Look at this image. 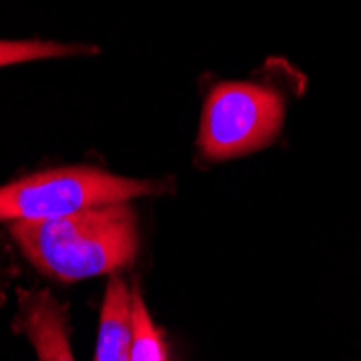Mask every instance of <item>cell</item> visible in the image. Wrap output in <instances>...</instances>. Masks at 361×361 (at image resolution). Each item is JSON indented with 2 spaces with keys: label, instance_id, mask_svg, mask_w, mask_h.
Here are the masks:
<instances>
[{
  "label": "cell",
  "instance_id": "7",
  "mask_svg": "<svg viewBox=\"0 0 361 361\" xmlns=\"http://www.w3.org/2000/svg\"><path fill=\"white\" fill-rule=\"evenodd\" d=\"M130 361H169L167 342L154 324L139 290H133V353Z\"/></svg>",
  "mask_w": 361,
  "mask_h": 361
},
{
  "label": "cell",
  "instance_id": "2",
  "mask_svg": "<svg viewBox=\"0 0 361 361\" xmlns=\"http://www.w3.org/2000/svg\"><path fill=\"white\" fill-rule=\"evenodd\" d=\"M158 190L149 180L121 178L97 167H61L0 186V221H48L87 208L128 204Z\"/></svg>",
  "mask_w": 361,
  "mask_h": 361
},
{
  "label": "cell",
  "instance_id": "5",
  "mask_svg": "<svg viewBox=\"0 0 361 361\" xmlns=\"http://www.w3.org/2000/svg\"><path fill=\"white\" fill-rule=\"evenodd\" d=\"M133 353V292L121 277H111L104 294L95 361H130Z\"/></svg>",
  "mask_w": 361,
  "mask_h": 361
},
{
  "label": "cell",
  "instance_id": "1",
  "mask_svg": "<svg viewBox=\"0 0 361 361\" xmlns=\"http://www.w3.org/2000/svg\"><path fill=\"white\" fill-rule=\"evenodd\" d=\"M11 236L44 275L68 283L133 264L139 247L137 216L128 204L11 223Z\"/></svg>",
  "mask_w": 361,
  "mask_h": 361
},
{
  "label": "cell",
  "instance_id": "4",
  "mask_svg": "<svg viewBox=\"0 0 361 361\" xmlns=\"http://www.w3.org/2000/svg\"><path fill=\"white\" fill-rule=\"evenodd\" d=\"M20 320L30 344L39 355V361H74L65 307L50 292L42 290L26 294Z\"/></svg>",
  "mask_w": 361,
  "mask_h": 361
},
{
  "label": "cell",
  "instance_id": "6",
  "mask_svg": "<svg viewBox=\"0 0 361 361\" xmlns=\"http://www.w3.org/2000/svg\"><path fill=\"white\" fill-rule=\"evenodd\" d=\"M97 52H100V48L91 44H63L48 39H0V68L46 59L87 56Z\"/></svg>",
  "mask_w": 361,
  "mask_h": 361
},
{
  "label": "cell",
  "instance_id": "3",
  "mask_svg": "<svg viewBox=\"0 0 361 361\" xmlns=\"http://www.w3.org/2000/svg\"><path fill=\"white\" fill-rule=\"evenodd\" d=\"M286 100L257 80L214 82L204 100L200 147L210 160H229L269 147L283 126Z\"/></svg>",
  "mask_w": 361,
  "mask_h": 361
}]
</instances>
